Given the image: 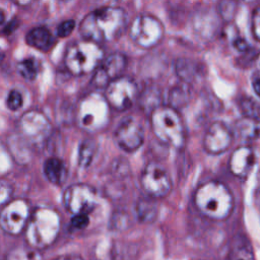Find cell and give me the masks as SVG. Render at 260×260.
<instances>
[{"label":"cell","instance_id":"cell-5","mask_svg":"<svg viewBox=\"0 0 260 260\" xmlns=\"http://www.w3.org/2000/svg\"><path fill=\"white\" fill-rule=\"evenodd\" d=\"M165 35V28L159 19L149 14H139L130 23L129 36L132 42L142 49L157 46Z\"/></svg>","mask_w":260,"mask_h":260},{"label":"cell","instance_id":"cell-26","mask_svg":"<svg viewBox=\"0 0 260 260\" xmlns=\"http://www.w3.org/2000/svg\"><path fill=\"white\" fill-rule=\"evenodd\" d=\"M239 107L244 117L260 119V104L251 98H242Z\"/></svg>","mask_w":260,"mask_h":260},{"label":"cell","instance_id":"cell-16","mask_svg":"<svg viewBox=\"0 0 260 260\" xmlns=\"http://www.w3.org/2000/svg\"><path fill=\"white\" fill-rule=\"evenodd\" d=\"M20 129L30 140H42L49 134L50 124L42 113L30 111L22 116Z\"/></svg>","mask_w":260,"mask_h":260},{"label":"cell","instance_id":"cell-11","mask_svg":"<svg viewBox=\"0 0 260 260\" xmlns=\"http://www.w3.org/2000/svg\"><path fill=\"white\" fill-rule=\"evenodd\" d=\"M109 107L105 96L96 93L88 95L80 106L81 124L92 130L104 127L109 121Z\"/></svg>","mask_w":260,"mask_h":260},{"label":"cell","instance_id":"cell-3","mask_svg":"<svg viewBox=\"0 0 260 260\" xmlns=\"http://www.w3.org/2000/svg\"><path fill=\"white\" fill-rule=\"evenodd\" d=\"M150 125L160 142L178 149L185 145L186 131L178 110L170 106H156L150 112Z\"/></svg>","mask_w":260,"mask_h":260},{"label":"cell","instance_id":"cell-40","mask_svg":"<svg viewBox=\"0 0 260 260\" xmlns=\"http://www.w3.org/2000/svg\"><path fill=\"white\" fill-rule=\"evenodd\" d=\"M238 2H243V3H254L258 0H237Z\"/></svg>","mask_w":260,"mask_h":260},{"label":"cell","instance_id":"cell-12","mask_svg":"<svg viewBox=\"0 0 260 260\" xmlns=\"http://www.w3.org/2000/svg\"><path fill=\"white\" fill-rule=\"evenodd\" d=\"M118 146L127 152L136 151L144 142V128L136 117H126L115 131Z\"/></svg>","mask_w":260,"mask_h":260},{"label":"cell","instance_id":"cell-25","mask_svg":"<svg viewBox=\"0 0 260 260\" xmlns=\"http://www.w3.org/2000/svg\"><path fill=\"white\" fill-rule=\"evenodd\" d=\"M237 0H219L216 7V14L225 22H231L235 19L238 12Z\"/></svg>","mask_w":260,"mask_h":260},{"label":"cell","instance_id":"cell-17","mask_svg":"<svg viewBox=\"0 0 260 260\" xmlns=\"http://www.w3.org/2000/svg\"><path fill=\"white\" fill-rule=\"evenodd\" d=\"M137 219L142 223H152L158 215V206L155 198L150 196L139 198L135 207Z\"/></svg>","mask_w":260,"mask_h":260},{"label":"cell","instance_id":"cell-9","mask_svg":"<svg viewBox=\"0 0 260 260\" xmlns=\"http://www.w3.org/2000/svg\"><path fill=\"white\" fill-rule=\"evenodd\" d=\"M65 208L74 214H89L98 204L96 190L85 183L70 185L63 193Z\"/></svg>","mask_w":260,"mask_h":260},{"label":"cell","instance_id":"cell-23","mask_svg":"<svg viewBox=\"0 0 260 260\" xmlns=\"http://www.w3.org/2000/svg\"><path fill=\"white\" fill-rule=\"evenodd\" d=\"M191 98V89L189 83L181 81V83L173 86L168 94V106L179 110L185 107Z\"/></svg>","mask_w":260,"mask_h":260},{"label":"cell","instance_id":"cell-30","mask_svg":"<svg viewBox=\"0 0 260 260\" xmlns=\"http://www.w3.org/2000/svg\"><path fill=\"white\" fill-rule=\"evenodd\" d=\"M89 223L88 214H74L70 220V226L74 230H83Z\"/></svg>","mask_w":260,"mask_h":260},{"label":"cell","instance_id":"cell-37","mask_svg":"<svg viewBox=\"0 0 260 260\" xmlns=\"http://www.w3.org/2000/svg\"><path fill=\"white\" fill-rule=\"evenodd\" d=\"M255 65H256L257 69L260 71V52L258 54H256V56H255Z\"/></svg>","mask_w":260,"mask_h":260},{"label":"cell","instance_id":"cell-1","mask_svg":"<svg viewBox=\"0 0 260 260\" xmlns=\"http://www.w3.org/2000/svg\"><path fill=\"white\" fill-rule=\"evenodd\" d=\"M127 27V13L120 7L106 6L88 13L80 22L84 40L98 44L112 42L122 36Z\"/></svg>","mask_w":260,"mask_h":260},{"label":"cell","instance_id":"cell-4","mask_svg":"<svg viewBox=\"0 0 260 260\" xmlns=\"http://www.w3.org/2000/svg\"><path fill=\"white\" fill-rule=\"evenodd\" d=\"M105 58L100 44L84 40L69 46L65 54V66L74 75L87 74L94 71Z\"/></svg>","mask_w":260,"mask_h":260},{"label":"cell","instance_id":"cell-28","mask_svg":"<svg viewBox=\"0 0 260 260\" xmlns=\"http://www.w3.org/2000/svg\"><path fill=\"white\" fill-rule=\"evenodd\" d=\"M22 103H23L22 95L19 91L15 90V89H12V90L9 91L8 96H7V101H6V104H7V107H8L9 110L17 111L18 109L21 108Z\"/></svg>","mask_w":260,"mask_h":260},{"label":"cell","instance_id":"cell-33","mask_svg":"<svg viewBox=\"0 0 260 260\" xmlns=\"http://www.w3.org/2000/svg\"><path fill=\"white\" fill-rule=\"evenodd\" d=\"M11 196V188L5 182L0 181V206H3L9 201Z\"/></svg>","mask_w":260,"mask_h":260},{"label":"cell","instance_id":"cell-20","mask_svg":"<svg viewBox=\"0 0 260 260\" xmlns=\"http://www.w3.org/2000/svg\"><path fill=\"white\" fill-rule=\"evenodd\" d=\"M43 172L47 180L54 185H61L66 180V167L60 158L50 157L46 159L43 166Z\"/></svg>","mask_w":260,"mask_h":260},{"label":"cell","instance_id":"cell-22","mask_svg":"<svg viewBox=\"0 0 260 260\" xmlns=\"http://www.w3.org/2000/svg\"><path fill=\"white\" fill-rule=\"evenodd\" d=\"M175 71L180 80L186 83H191L200 73L199 64L188 58L177 59Z\"/></svg>","mask_w":260,"mask_h":260},{"label":"cell","instance_id":"cell-2","mask_svg":"<svg viewBox=\"0 0 260 260\" xmlns=\"http://www.w3.org/2000/svg\"><path fill=\"white\" fill-rule=\"evenodd\" d=\"M196 209L212 220H224L234 210V196L229 187L219 181L211 180L199 185L193 195Z\"/></svg>","mask_w":260,"mask_h":260},{"label":"cell","instance_id":"cell-34","mask_svg":"<svg viewBox=\"0 0 260 260\" xmlns=\"http://www.w3.org/2000/svg\"><path fill=\"white\" fill-rule=\"evenodd\" d=\"M252 88L257 96L260 98V74L256 75L252 79Z\"/></svg>","mask_w":260,"mask_h":260},{"label":"cell","instance_id":"cell-13","mask_svg":"<svg viewBox=\"0 0 260 260\" xmlns=\"http://www.w3.org/2000/svg\"><path fill=\"white\" fill-rule=\"evenodd\" d=\"M233 143V132L230 127L221 122H212L203 137V148L209 154H220L226 151Z\"/></svg>","mask_w":260,"mask_h":260},{"label":"cell","instance_id":"cell-6","mask_svg":"<svg viewBox=\"0 0 260 260\" xmlns=\"http://www.w3.org/2000/svg\"><path fill=\"white\" fill-rule=\"evenodd\" d=\"M27 235L30 243L38 247L50 245L59 231V217L52 210H38L28 220Z\"/></svg>","mask_w":260,"mask_h":260},{"label":"cell","instance_id":"cell-24","mask_svg":"<svg viewBox=\"0 0 260 260\" xmlns=\"http://www.w3.org/2000/svg\"><path fill=\"white\" fill-rule=\"evenodd\" d=\"M96 151V143L91 138H86L81 141L78 147V166L87 168L91 164Z\"/></svg>","mask_w":260,"mask_h":260},{"label":"cell","instance_id":"cell-35","mask_svg":"<svg viewBox=\"0 0 260 260\" xmlns=\"http://www.w3.org/2000/svg\"><path fill=\"white\" fill-rule=\"evenodd\" d=\"M55 260H83V259L78 255L66 254V255H61V256L57 257Z\"/></svg>","mask_w":260,"mask_h":260},{"label":"cell","instance_id":"cell-8","mask_svg":"<svg viewBox=\"0 0 260 260\" xmlns=\"http://www.w3.org/2000/svg\"><path fill=\"white\" fill-rule=\"evenodd\" d=\"M138 86L128 76H120L105 87V99L109 106L117 111H125L133 106L138 98Z\"/></svg>","mask_w":260,"mask_h":260},{"label":"cell","instance_id":"cell-10","mask_svg":"<svg viewBox=\"0 0 260 260\" xmlns=\"http://www.w3.org/2000/svg\"><path fill=\"white\" fill-rule=\"evenodd\" d=\"M30 207L23 199L11 200L0 210V228L9 235L20 234L29 220Z\"/></svg>","mask_w":260,"mask_h":260},{"label":"cell","instance_id":"cell-27","mask_svg":"<svg viewBox=\"0 0 260 260\" xmlns=\"http://www.w3.org/2000/svg\"><path fill=\"white\" fill-rule=\"evenodd\" d=\"M16 69L18 73L26 80H34L38 74V68L32 59H24L17 63Z\"/></svg>","mask_w":260,"mask_h":260},{"label":"cell","instance_id":"cell-32","mask_svg":"<svg viewBox=\"0 0 260 260\" xmlns=\"http://www.w3.org/2000/svg\"><path fill=\"white\" fill-rule=\"evenodd\" d=\"M232 44H233V47L240 53H247L250 49V46H249V43L242 37H235L233 38L232 40Z\"/></svg>","mask_w":260,"mask_h":260},{"label":"cell","instance_id":"cell-29","mask_svg":"<svg viewBox=\"0 0 260 260\" xmlns=\"http://www.w3.org/2000/svg\"><path fill=\"white\" fill-rule=\"evenodd\" d=\"M251 29L254 38L260 42V6L256 7L251 15Z\"/></svg>","mask_w":260,"mask_h":260},{"label":"cell","instance_id":"cell-38","mask_svg":"<svg viewBox=\"0 0 260 260\" xmlns=\"http://www.w3.org/2000/svg\"><path fill=\"white\" fill-rule=\"evenodd\" d=\"M4 58H5V54H4V52L0 48V64L4 61Z\"/></svg>","mask_w":260,"mask_h":260},{"label":"cell","instance_id":"cell-18","mask_svg":"<svg viewBox=\"0 0 260 260\" xmlns=\"http://www.w3.org/2000/svg\"><path fill=\"white\" fill-rule=\"evenodd\" d=\"M25 39L29 46L41 51H48L55 44L54 37L50 30L44 26H38L30 29Z\"/></svg>","mask_w":260,"mask_h":260},{"label":"cell","instance_id":"cell-7","mask_svg":"<svg viewBox=\"0 0 260 260\" xmlns=\"http://www.w3.org/2000/svg\"><path fill=\"white\" fill-rule=\"evenodd\" d=\"M140 184L147 196L155 199L168 196L173 187L169 172L157 161L146 164L140 175Z\"/></svg>","mask_w":260,"mask_h":260},{"label":"cell","instance_id":"cell-31","mask_svg":"<svg viewBox=\"0 0 260 260\" xmlns=\"http://www.w3.org/2000/svg\"><path fill=\"white\" fill-rule=\"evenodd\" d=\"M74 26H75V21L72 19H68V20L61 22L57 28L58 37H60V38L68 37L74 29Z\"/></svg>","mask_w":260,"mask_h":260},{"label":"cell","instance_id":"cell-39","mask_svg":"<svg viewBox=\"0 0 260 260\" xmlns=\"http://www.w3.org/2000/svg\"><path fill=\"white\" fill-rule=\"evenodd\" d=\"M4 19H5V15H4L3 11L0 9V24H2V23H3Z\"/></svg>","mask_w":260,"mask_h":260},{"label":"cell","instance_id":"cell-36","mask_svg":"<svg viewBox=\"0 0 260 260\" xmlns=\"http://www.w3.org/2000/svg\"><path fill=\"white\" fill-rule=\"evenodd\" d=\"M15 4L19 5V6H22V7H25V6H28L30 5L35 0H12Z\"/></svg>","mask_w":260,"mask_h":260},{"label":"cell","instance_id":"cell-21","mask_svg":"<svg viewBox=\"0 0 260 260\" xmlns=\"http://www.w3.org/2000/svg\"><path fill=\"white\" fill-rule=\"evenodd\" d=\"M237 134L245 140H254L260 138V119L243 117L235 124Z\"/></svg>","mask_w":260,"mask_h":260},{"label":"cell","instance_id":"cell-14","mask_svg":"<svg viewBox=\"0 0 260 260\" xmlns=\"http://www.w3.org/2000/svg\"><path fill=\"white\" fill-rule=\"evenodd\" d=\"M127 67V59L121 53H113L105 57L94 70L92 83L95 87H106L109 82L123 75Z\"/></svg>","mask_w":260,"mask_h":260},{"label":"cell","instance_id":"cell-15","mask_svg":"<svg viewBox=\"0 0 260 260\" xmlns=\"http://www.w3.org/2000/svg\"><path fill=\"white\" fill-rule=\"evenodd\" d=\"M256 162L255 152L252 147L242 145L237 147L229 159V169L231 173L239 178L247 177Z\"/></svg>","mask_w":260,"mask_h":260},{"label":"cell","instance_id":"cell-19","mask_svg":"<svg viewBox=\"0 0 260 260\" xmlns=\"http://www.w3.org/2000/svg\"><path fill=\"white\" fill-rule=\"evenodd\" d=\"M229 260H256L254 250L248 239L243 235H237L229 252Z\"/></svg>","mask_w":260,"mask_h":260}]
</instances>
